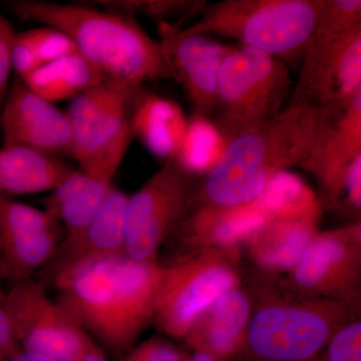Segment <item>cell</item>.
Returning a JSON list of instances; mask_svg holds the SVG:
<instances>
[{
    "mask_svg": "<svg viewBox=\"0 0 361 361\" xmlns=\"http://www.w3.org/2000/svg\"><path fill=\"white\" fill-rule=\"evenodd\" d=\"M161 274V263L120 253L78 261L47 280L75 322L123 358L153 323Z\"/></svg>",
    "mask_w": 361,
    "mask_h": 361,
    "instance_id": "cell-1",
    "label": "cell"
},
{
    "mask_svg": "<svg viewBox=\"0 0 361 361\" xmlns=\"http://www.w3.org/2000/svg\"><path fill=\"white\" fill-rule=\"evenodd\" d=\"M343 108L287 104L233 140L199 184V205L234 207L255 201L273 177L300 166L318 135Z\"/></svg>",
    "mask_w": 361,
    "mask_h": 361,
    "instance_id": "cell-2",
    "label": "cell"
},
{
    "mask_svg": "<svg viewBox=\"0 0 361 361\" xmlns=\"http://www.w3.org/2000/svg\"><path fill=\"white\" fill-rule=\"evenodd\" d=\"M7 6L21 20L35 21L65 32L78 54L106 80L142 85L149 80L171 78L160 42L152 39L129 14L37 0H16Z\"/></svg>",
    "mask_w": 361,
    "mask_h": 361,
    "instance_id": "cell-3",
    "label": "cell"
},
{
    "mask_svg": "<svg viewBox=\"0 0 361 361\" xmlns=\"http://www.w3.org/2000/svg\"><path fill=\"white\" fill-rule=\"evenodd\" d=\"M257 282L243 346L234 361H310L360 313L327 298L287 293L268 275Z\"/></svg>",
    "mask_w": 361,
    "mask_h": 361,
    "instance_id": "cell-4",
    "label": "cell"
},
{
    "mask_svg": "<svg viewBox=\"0 0 361 361\" xmlns=\"http://www.w3.org/2000/svg\"><path fill=\"white\" fill-rule=\"evenodd\" d=\"M324 0H223L205 6L185 32L218 35L280 61L302 59Z\"/></svg>",
    "mask_w": 361,
    "mask_h": 361,
    "instance_id": "cell-5",
    "label": "cell"
},
{
    "mask_svg": "<svg viewBox=\"0 0 361 361\" xmlns=\"http://www.w3.org/2000/svg\"><path fill=\"white\" fill-rule=\"evenodd\" d=\"M142 85L104 80L71 99L70 155L80 170L113 180L132 140V113Z\"/></svg>",
    "mask_w": 361,
    "mask_h": 361,
    "instance_id": "cell-6",
    "label": "cell"
},
{
    "mask_svg": "<svg viewBox=\"0 0 361 361\" xmlns=\"http://www.w3.org/2000/svg\"><path fill=\"white\" fill-rule=\"evenodd\" d=\"M291 78L283 61L235 47L221 66L212 121L228 144L283 110Z\"/></svg>",
    "mask_w": 361,
    "mask_h": 361,
    "instance_id": "cell-7",
    "label": "cell"
},
{
    "mask_svg": "<svg viewBox=\"0 0 361 361\" xmlns=\"http://www.w3.org/2000/svg\"><path fill=\"white\" fill-rule=\"evenodd\" d=\"M161 266L153 323L176 339L184 341L201 313L240 285L238 250L201 249Z\"/></svg>",
    "mask_w": 361,
    "mask_h": 361,
    "instance_id": "cell-8",
    "label": "cell"
},
{
    "mask_svg": "<svg viewBox=\"0 0 361 361\" xmlns=\"http://www.w3.org/2000/svg\"><path fill=\"white\" fill-rule=\"evenodd\" d=\"M199 184L173 161L134 195L125 217V253L140 262H158L159 250L199 205Z\"/></svg>",
    "mask_w": 361,
    "mask_h": 361,
    "instance_id": "cell-9",
    "label": "cell"
},
{
    "mask_svg": "<svg viewBox=\"0 0 361 361\" xmlns=\"http://www.w3.org/2000/svg\"><path fill=\"white\" fill-rule=\"evenodd\" d=\"M279 285L291 295L332 299L360 313V220L318 232Z\"/></svg>",
    "mask_w": 361,
    "mask_h": 361,
    "instance_id": "cell-10",
    "label": "cell"
},
{
    "mask_svg": "<svg viewBox=\"0 0 361 361\" xmlns=\"http://www.w3.org/2000/svg\"><path fill=\"white\" fill-rule=\"evenodd\" d=\"M6 307L18 346L56 361L75 360L87 334L42 282L32 278L8 287Z\"/></svg>",
    "mask_w": 361,
    "mask_h": 361,
    "instance_id": "cell-11",
    "label": "cell"
},
{
    "mask_svg": "<svg viewBox=\"0 0 361 361\" xmlns=\"http://www.w3.org/2000/svg\"><path fill=\"white\" fill-rule=\"evenodd\" d=\"M159 42L171 78L184 90L192 115L212 118L221 66L236 47L174 30L165 23H161Z\"/></svg>",
    "mask_w": 361,
    "mask_h": 361,
    "instance_id": "cell-12",
    "label": "cell"
},
{
    "mask_svg": "<svg viewBox=\"0 0 361 361\" xmlns=\"http://www.w3.org/2000/svg\"><path fill=\"white\" fill-rule=\"evenodd\" d=\"M2 147H20L58 157L70 154L71 135L66 114L16 78L1 115Z\"/></svg>",
    "mask_w": 361,
    "mask_h": 361,
    "instance_id": "cell-13",
    "label": "cell"
},
{
    "mask_svg": "<svg viewBox=\"0 0 361 361\" xmlns=\"http://www.w3.org/2000/svg\"><path fill=\"white\" fill-rule=\"evenodd\" d=\"M361 156V94L323 129L300 167L319 184L322 208H341L348 169Z\"/></svg>",
    "mask_w": 361,
    "mask_h": 361,
    "instance_id": "cell-14",
    "label": "cell"
},
{
    "mask_svg": "<svg viewBox=\"0 0 361 361\" xmlns=\"http://www.w3.org/2000/svg\"><path fill=\"white\" fill-rule=\"evenodd\" d=\"M360 30V0H324L287 104L303 106L323 71L348 39Z\"/></svg>",
    "mask_w": 361,
    "mask_h": 361,
    "instance_id": "cell-15",
    "label": "cell"
},
{
    "mask_svg": "<svg viewBox=\"0 0 361 361\" xmlns=\"http://www.w3.org/2000/svg\"><path fill=\"white\" fill-rule=\"evenodd\" d=\"M265 221L255 201L234 207L199 205L171 237L183 253L206 248L238 250Z\"/></svg>",
    "mask_w": 361,
    "mask_h": 361,
    "instance_id": "cell-16",
    "label": "cell"
},
{
    "mask_svg": "<svg viewBox=\"0 0 361 361\" xmlns=\"http://www.w3.org/2000/svg\"><path fill=\"white\" fill-rule=\"evenodd\" d=\"M252 310L248 292L240 286L224 292L197 318L184 339L188 348L234 361L243 346Z\"/></svg>",
    "mask_w": 361,
    "mask_h": 361,
    "instance_id": "cell-17",
    "label": "cell"
},
{
    "mask_svg": "<svg viewBox=\"0 0 361 361\" xmlns=\"http://www.w3.org/2000/svg\"><path fill=\"white\" fill-rule=\"evenodd\" d=\"M129 196L111 186L94 219L78 234L65 237L44 267L49 278L66 266L99 256L125 253V217Z\"/></svg>",
    "mask_w": 361,
    "mask_h": 361,
    "instance_id": "cell-18",
    "label": "cell"
},
{
    "mask_svg": "<svg viewBox=\"0 0 361 361\" xmlns=\"http://www.w3.org/2000/svg\"><path fill=\"white\" fill-rule=\"evenodd\" d=\"M189 118L173 99L139 90L132 113L133 137L149 153L164 161H174L186 134Z\"/></svg>",
    "mask_w": 361,
    "mask_h": 361,
    "instance_id": "cell-19",
    "label": "cell"
},
{
    "mask_svg": "<svg viewBox=\"0 0 361 361\" xmlns=\"http://www.w3.org/2000/svg\"><path fill=\"white\" fill-rule=\"evenodd\" d=\"M320 221L266 220L244 241L252 262L263 274L289 272L319 232Z\"/></svg>",
    "mask_w": 361,
    "mask_h": 361,
    "instance_id": "cell-20",
    "label": "cell"
},
{
    "mask_svg": "<svg viewBox=\"0 0 361 361\" xmlns=\"http://www.w3.org/2000/svg\"><path fill=\"white\" fill-rule=\"evenodd\" d=\"M58 157L20 147L0 149V195L51 192L73 171Z\"/></svg>",
    "mask_w": 361,
    "mask_h": 361,
    "instance_id": "cell-21",
    "label": "cell"
},
{
    "mask_svg": "<svg viewBox=\"0 0 361 361\" xmlns=\"http://www.w3.org/2000/svg\"><path fill=\"white\" fill-rule=\"evenodd\" d=\"M21 80L42 99L54 103L73 99L106 80L87 59L77 54L40 66Z\"/></svg>",
    "mask_w": 361,
    "mask_h": 361,
    "instance_id": "cell-22",
    "label": "cell"
},
{
    "mask_svg": "<svg viewBox=\"0 0 361 361\" xmlns=\"http://www.w3.org/2000/svg\"><path fill=\"white\" fill-rule=\"evenodd\" d=\"M255 202L266 220L322 219L319 197L302 178L290 171L273 177Z\"/></svg>",
    "mask_w": 361,
    "mask_h": 361,
    "instance_id": "cell-23",
    "label": "cell"
},
{
    "mask_svg": "<svg viewBox=\"0 0 361 361\" xmlns=\"http://www.w3.org/2000/svg\"><path fill=\"white\" fill-rule=\"evenodd\" d=\"M65 229L0 238L8 287L32 279L56 255Z\"/></svg>",
    "mask_w": 361,
    "mask_h": 361,
    "instance_id": "cell-24",
    "label": "cell"
},
{
    "mask_svg": "<svg viewBox=\"0 0 361 361\" xmlns=\"http://www.w3.org/2000/svg\"><path fill=\"white\" fill-rule=\"evenodd\" d=\"M227 147V140L212 118L192 115L173 161L189 175L205 177L219 163Z\"/></svg>",
    "mask_w": 361,
    "mask_h": 361,
    "instance_id": "cell-25",
    "label": "cell"
},
{
    "mask_svg": "<svg viewBox=\"0 0 361 361\" xmlns=\"http://www.w3.org/2000/svg\"><path fill=\"white\" fill-rule=\"evenodd\" d=\"M111 186V180L92 177L89 184L80 193L61 206L56 220L65 229V237L78 234L94 219L103 206Z\"/></svg>",
    "mask_w": 361,
    "mask_h": 361,
    "instance_id": "cell-26",
    "label": "cell"
},
{
    "mask_svg": "<svg viewBox=\"0 0 361 361\" xmlns=\"http://www.w3.org/2000/svg\"><path fill=\"white\" fill-rule=\"evenodd\" d=\"M47 212L0 195V238L63 229Z\"/></svg>",
    "mask_w": 361,
    "mask_h": 361,
    "instance_id": "cell-27",
    "label": "cell"
},
{
    "mask_svg": "<svg viewBox=\"0 0 361 361\" xmlns=\"http://www.w3.org/2000/svg\"><path fill=\"white\" fill-rule=\"evenodd\" d=\"M27 33L33 51L42 66L78 54L71 37L56 28L44 26L27 30Z\"/></svg>",
    "mask_w": 361,
    "mask_h": 361,
    "instance_id": "cell-28",
    "label": "cell"
},
{
    "mask_svg": "<svg viewBox=\"0 0 361 361\" xmlns=\"http://www.w3.org/2000/svg\"><path fill=\"white\" fill-rule=\"evenodd\" d=\"M326 361H361V322H349L330 339L323 351Z\"/></svg>",
    "mask_w": 361,
    "mask_h": 361,
    "instance_id": "cell-29",
    "label": "cell"
},
{
    "mask_svg": "<svg viewBox=\"0 0 361 361\" xmlns=\"http://www.w3.org/2000/svg\"><path fill=\"white\" fill-rule=\"evenodd\" d=\"M90 179H92L90 176L85 174L82 171L75 169L42 200L44 210L51 214L52 217L56 219V215H58L61 206L71 200L75 195L80 193L89 184Z\"/></svg>",
    "mask_w": 361,
    "mask_h": 361,
    "instance_id": "cell-30",
    "label": "cell"
},
{
    "mask_svg": "<svg viewBox=\"0 0 361 361\" xmlns=\"http://www.w3.org/2000/svg\"><path fill=\"white\" fill-rule=\"evenodd\" d=\"M184 353L165 339L152 337L135 345L122 361H180Z\"/></svg>",
    "mask_w": 361,
    "mask_h": 361,
    "instance_id": "cell-31",
    "label": "cell"
},
{
    "mask_svg": "<svg viewBox=\"0 0 361 361\" xmlns=\"http://www.w3.org/2000/svg\"><path fill=\"white\" fill-rule=\"evenodd\" d=\"M16 32L11 23L0 13V104L6 101L8 92L11 66V51Z\"/></svg>",
    "mask_w": 361,
    "mask_h": 361,
    "instance_id": "cell-32",
    "label": "cell"
},
{
    "mask_svg": "<svg viewBox=\"0 0 361 361\" xmlns=\"http://www.w3.org/2000/svg\"><path fill=\"white\" fill-rule=\"evenodd\" d=\"M341 207L353 213L360 215L361 209V156L357 157L351 164L344 183L343 199Z\"/></svg>",
    "mask_w": 361,
    "mask_h": 361,
    "instance_id": "cell-33",
    "label": "cell"
},
{
    "mask_svg": "<svg viewBox=\"0 0 361 361\" xmlns=\"http://www.w3.org/2000/svg\"><path fill=\"white\" fill-rule=\"evenodd\" d=\"M16 345L7 312L6 290L0 281V355L6 356Z\"/></svg>",
    "mask_w": 361,
    "mask_h": 361,
    "instance_id": "cell-34",
    "label": "cell"
},
{
    "mask_svg": "<svg viewBox=\"0 0 361 361\" xmlns=\"http://www.w3.org/2000/svg\"><path fill=\"white\" fill-rule=\"evenodd\" d=\"M73 361H108L103 348L87 334Z\"/></svg>",
    "mask_w": 361,
    "mask_h": 361,
    "instance_id": "cell-35",
    "label": "cell"
},
{
    "mask_svg": "<svg viewBox=\"0 0 361 361\" xmlns=\"http://www.w3.org/2000/svg\"><path fill=\"white\" fill-rule=\"evenodd\" d=\"M6 357L8 361H56L49 356L25 350L18 345L14 346Z\"/></svg>",
    "mask_w": 361,
    "mask_h": 361,
    "instance_id": "cell-36",
    "label": "cell"
},
{
    "mask_svg": "<svg viewBox=\"0 0 361 361\" xmlns=\"http://www.w3.org/2000/svg\"><path fill=\"white\" fill-rule=\"evenodd\" d=\"M189 357L190 361H227L204 350H192Z\"/></svg>",
    "mask_w": 361,
    "mask_h": 361,
    "instance_id": "cell-37",
    "label": "cell"
},
{
    "mask_svg": "<svg viewBox=\"0 0 361 361\" xmlns=\"http://www.w3.org/2000/svg\"><path fill=\"white\" fill-rule=\"evenodd\" d=\"M0 281L6 282V266L2 255L1 241H0Z\"/></svg>",
    "mask_w": 361,
    "mask_h": 361,
    "instance_id": "cell-38",
    "label": "cell"
},
{
    "mask_svg": "<svg viewBox=\"0 0 361 361\" xmlns=\"http://www.w3.org/2000/svg\"><path fill=\"white\" fill-rule=\"evenodd\" d=\"M324 351V350H323ZM323 351L322 353H320L319 355L317 356V357H315L314 360H310V361H326L325 360V356L324 353H323Z\"/></svg>",
    "mask_w": 361,
    "mask_h": 361,
    "instance_id": "cell-39",
    "label": "cell"
},
{
    "mask_svg": "<svg viewBox=\"0 0 361 361\" xmlns=\"http://www.w3.org/2000/svg\"><path fill=\"white\" fill-rule=\"evenodd\" d=\"M180 361H190L189 353H185Z\"/></svg>",
    "mask_w": 361,
    "mask_h": 361,
    "instance_id": "cell-40",
    "label": "cell"
},
{
    "mask_svg": "<svg viewBox=\"0 0 361 361\" xmlns=\"http://www.w3.org/2000/svg\"><path fill=\"white\" fill-rule=\"evenodd\" d=\"M0 361H8V360H7L6 356L0 355Z\"/></svg>",
    "mask_w": 361,
    "mask_h": 361,
    "instance_id": "cell-41",
    "label": "cell"
}]
</instances>
